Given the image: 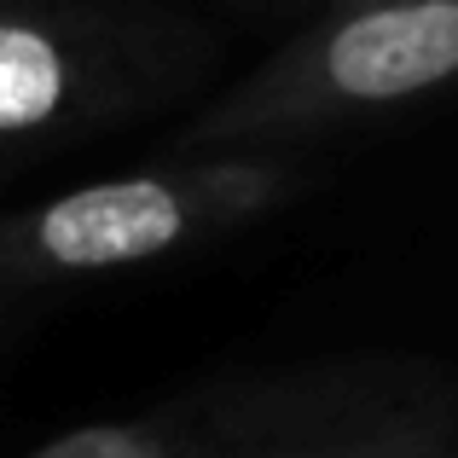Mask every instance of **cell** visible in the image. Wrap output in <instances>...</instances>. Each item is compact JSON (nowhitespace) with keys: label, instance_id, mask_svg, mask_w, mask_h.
I'll return each instance as SVG.
<instances>
[{"label":"cell","instance_id":"cell-1","mask_svg":"<svg viewBox=\"0 0 458 458\" xmlns=\"http://www.w3.org/2000/svg\"><path fill=\"white\" fill-rule=\"evenodd\" d=\"M458 81V0H360L186 128L191 146L273 140Z\"/></svg>","mask_w":458,"mask_h":458},{"label":"cell","instance_id":"cell-2","mask_svg":"<svg viewBox=\"0 0 458 458\" xmlns=\"http://www.w3.org/2000/svg\"><path fill=\"white\" fill-rule=\"evenodd\" d=\"M284 191V174L250 157L140 168L76 186L30 215L0 221V273L12 279H99L146 267L198 238L250 221Z\"/></svg>","mask_w":458,"mask_h":458},{"label":"cell","instance_id":"cell-3","mask_svg":"<svg viewBox=\"0 0 458 458\" xmlns=\"http://www.w3.org/2000/svg\"><path fill=\"white\" fill-rule=\"evenodd\" d=\"M88 93L76 47L41 18L0 12V140L53 134Z\"/></svg>","mask_w":458,"mask_h":458},{"label":"cell","instance_id":"cell-4","mask_svg":"<svg viewBox=\"0 0 458 458\" xmlns=\"http://www.w3.org/2000/svg\"><path fill=\"white\" fill-rule=\"evenodd\" d=\"M35 458H174V447L157 429H140V424H99V429L53 441Z\"/></svg>","mask_w":458,"mask_h":458},{"label":"cell","instance_id":"cell-5","mask_svg":"<svg viewBox=\"0 0 458 458\" xmlns=\"http://www.w3.org/2000/svg\"><path fill=\"white\" fill-rule=\"evenodd\" d=\"M348 458H424V453H406V447H371V453H348Z\"/></svg>","mask_w":458,"mask_h":458},{"label":"cell","instance_id":"cell-6","mask_svg":"<svg viewBox=\"0 0 458 458\" xmlns=\"http://www.w3.org/2000/svg\"><path fill=\"white\" fill-rule=\"evenodd\" d=\"M267 458H291V453H267Z\"/></svg>","mask_w":458,"mask_h":458}]
</instances>
